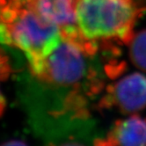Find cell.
Here are the masks:
<instances>
[{
    "instance_id": "6da1fadb",
    "label": "cell",
    "mask_w": 146,
    "mask_h": 146,
    "mask_svg": "<svg viewBox=\"0 0 146 146\" xmlns=\"http://www.w3.org/2000/svg\"><path fill=\"white\" fill-rule=\"evenodd\" d=\"M61 40V29L38 14L28 1L11 0L0 12V43L21 50L30 70L36 68Z\"/></svg>"
},
{
    "instance_id": "7a4b0ae2",
    "label": "cell",
    "mask_w": 146,
    "mask_h": 146,
    "mask_svg": "<svg viewBox=\"0 0 146 146\" xmlns=\"http://www.w3.org/2000/svg\"><path fill=\"white\" fill-rule=\"evenodd\" d=\"M142 14L134 0H77L76 4L80 34L106 48L129 44Z\"/></svg>"
},
{
    "instance_id": "3957f363",
    "label": "cell",
    "mask_w": 146,
    "mask_h": 146,
    "mask_svg": "<svg viewBox=\"0 0 146 146\" xmlns=\"http://www.w3.org/2000/svg\"><path fill=\"white\" fill-rule=\"evenodd\" d=\"M78 43L62 37L56 48L31 70L40 81L61 86H79L86 79H94L89 59L92 57Z\"/></svg>"
},
{
    "instance_id": "277c9868",
    "label": "cell",
    "mask_w": 146,
    "mask_h": 146,
    "mask_svg": "<svg viewBox=\"0 0 146 146\" xmlns=\"http://www.w3.org/2000/svg\"><path fill=\"white\" fill-rule=\"evenodd\" d=\"M100 106L115 108L124 113L143 109L146 107V77L135 72L122 78L108 88Z\"/></svg>"
},
{
    "instance_id": "5b68a950",
    "label": "cell",
    "mask_w": 146,
    "mask_h": 146,
    "mask_svg": "<svg viewBox=\"0 0 146 146\" xmlns=\"http://www.w3.org/2000/svg\"><path fill=\"white\" fill-rule=\"evenodd\" d=\"M28 3L43 19L57 26L62 34L78 29L77 0H29Z\"/></svg>"
},
{
    "instance_id": "8992f818",
    "label": "cell",
    "mask_w": 146,
    "mask_h": 146,
    "mask_svg": "<svg viewBox=\"0 0 146 146\" xmlns=\"http://www.w3.org/2000/svg\"><path fill=\"white\" fill-rule=\"evenodd\" d=\"M97 145H146V118L137 114L115 121L105 137L97 139Z\"/></svg>"
},
{
    "instance_id": "52a82bcc",
    "label": "cell",
    "mask_w": 146,
    "mask_h": 146,
    "mask_svg": "<svg viewBox=\"0 0 146 146\" xmlns=\"http://www.w3.org/2000/svg\"><path fill=\"white\" fill-rule=\"evenodd\" d=\"M129 45L132 62L137 68L146 71V29L134 35Z\"/></svg>"
},
{
    "instance_id": "ba28073f",
    "label": "cell",
    "mask_w": 146,
    "mask_h": 146,
    "mask_svg": "<svg viewBox=\"0 0 146 146\" xmlns=\"http://www.w3.org/2000/svg\"><path fill=\"white\" fill-rule=\"evenodd\" d=\"M11 73V66H10V62L8 57L5 56V54L0 48V86L3 82H5L10 76ZM5 108V98L2 95L1 89H0V116Z\"/></svg>"
},
{
    "instance_id": "9c48e42d",
    "label": "cell",
    "mask_w": 146,
    "mask_h": 146,
    "mask_svg": "<svg viewBox=\"0 0 146 146\" xmlns=\"http://www.w3.org/2000/svg\"><path fill=\"white\" fill-rule=\"evenodd\" d=\"M11 0H0V12H1V10L10 2Z\"/></svg>"
},
{
    "instance_id": "30bf717a",
    "label": "cell",
    "mask_w": 146,
    "mask_h": 146,
    "mask_svg": "<svg viewBox=\"0 0 146 146\" xmlns=\"http://www.w3.org/2000/svg\"><path fill=\"white\" fill-rule=\"evenodd\" d=\"M135 3H138V4H142V3H145L146 0H134Z\"/></svg>"
},
{
    "instance_id": "8fae6325",
    "label": "cell",
    "mask_w": 146,
    "mask_h": 146,
    "mask_svg": "<svg viewBox=\"0 0 146 146\" xmlns=\"http://www.w3.org/2000/svg\"><path fill=\"white\" fill-rule=\"evenodd\" d=\"M18 1H22V2H26V1H29V0H18Z\"/></svg>"
}]
</instances>
